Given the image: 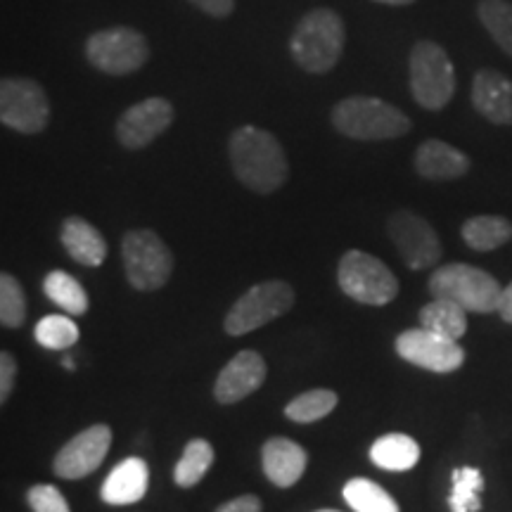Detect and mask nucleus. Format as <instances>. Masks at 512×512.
I'll return each instance as SVG.
<instances>
[{"label": "nucleus", "instance_id": "f257e3e1", "mask_svg": "<svg viewBox=\"0 0 512 512\" xmlns=\"http://www.w3.org/2000/svg\"><path fill=\"white\" fill-rule=\"evenodd\" d=\"M228 157L238 181L259 195H271L290 176V164L273 133L256 126H242L228 140Z\"/></svg>", "mask_w": 512, "mask_h": 512}, {"label": "nucleus", "instance_id": "f03ea898", "mask_svg": "<svg viewBox=\"0 0 512 512\" xmlns=\"http://www.w3.org/2000/svg\"><path fill=\"white\" fill-rule=\"evenodd\" d=\"M347 46V24L339 12L316 8L299 19L292 31L290 53L309 74H328L337 67Z\"/></svg>", "mask_w": 512, "mask_h": 512}, {"label": "nucleus", "instance_id": "7ed1b4c3", "mask_svg": "<svg viewBox=\"0 0 512 512\" xmlns=\"http://www.w3.org/2000/svg\"><path fill=\"white\" fill-rule=\"evenodd\" d=\"M330 121L351 140H394L413 128L408 114L373 95H349L339 100L332 107Z\"/></svg>", "mask_w": 512, "mask_h": 512}, {"label": "nucleus", "instance_id": "20e7f679", "mask_svg": "<svg viewBox=\"0 0 512 512\" xmlns=\"http://www.w3.org/2000/svg\"><path fill=\"white\" fill-rule=\"evenodd\" d=\"M408 81H411L413 100L422 110L439 112L456 95V69L451 57L437 41L422 38L411 50L408 57Z\"/></svg>", "mask_w": 512, "mask_h": 512}, {"label": "nucleus", "instance_id": "39448f33", "mask_svg": "<svg viewBox=\"0 0 512 512\" xmlns=\"http://www.w3.org/2000/svg\"><path fill=\"white\" fill-rule=\"evenodd\" d=\"M427 290L437 299H451L472 313H496L503 287L491 273L470 264H448L430 275Z\"/></svg>", "mask_w": 512, "mask_h": 512}, {"label": "nucleus", "instance_id": "423d86ee", "mask_svg": "<svg viewBox=\"0 0 512 512\" xmlns=\"http://www.w3.org/2000/svg\"><path fill=\"white\" fill-rule=\"evenodd\" d=\"M126 278L133 290L155 292L174 273V254L155 230H128L121 240Z\"/></svg>", "mask_w": 512, "mask_h": 512}, {"label": "nucleus", "instance_id": "0eeeda50", "mask_svg": "<svg viewBox=\"0 0 512 512\" xmlns=\"http://www.w3.org/2000/svg\"><path fill=\"white\" fill-rule=\"evenodd\" d=\"M337 283L347 297L368 306H384L399 294V280L380 259L361 249H349L339 259Z\"/></svg>", "mask_w": 512, "mask_h": 512}, {"label": "nucleus", "instance_id": "6e6552de", "mask_svg": "<svg viewBox=\"0 0 512 512\" xmlns=\"http://www.w3.org/2000/svg\"><path fill=\"white\" fill-rule=\"evenodd\" d=\"M86 60L107 76H128L143 69L150 60L145 34L133 27L100 29L86 41Z\"/></svg>", "mask_w": 512, "mask_h": 512}, {"label": "nucleus", "instance_id": "1a4fd4ad", "mask_svg": "<svg viewBox=\"0 0 512 512\" xmlns=\"http://www.w3.org/2000/svg\"><path fill=\"white\" fill-rule=\"evenodd\" d=\"M294 306V287L285 280H266L242 294L228 311L223 328L230 337H242L247 332L264 328L271 320L285 316Z\"/></svg>", "mask_w": 512, "mask_h": 512}, {"label": "nucleus", "instance_id": "9d476101", "mask_svg": "<svg viewBox=\"0 0 512 512\" xmlns=\"http://www.w3.org/2000/svg\"><path fill=\"white\" fill-rule=\"evenodd\" d=\"M0 121L24 136H36L50 124V100L43 86L27 76L0 81Z\"/></svg>", "mask_w": 512, "mask_h": 512}, {"label": "nucleus", "instance_id": "9b49d317", "mask_svg": "<svg viewBox=\"0 0 512 512\" xmlns=\"http://www.w3.org/2000/svg\"><path fill=\"white\" fill-rule=\"evenodd\" d=\"M387 233L392 238L396 252L411 271L432 268L441 259V240L432 223H427L422 216L413 211H396L389 216Z\"/></svg>", "mask_w": 512, "mask_h": 512}, {"label": "nucleus", "instance_id": "f8f14e48", "mask_svg": "<svg viewBox=\"0 0 512 512\" xmlns=\"http://www.w3.org/2000/svg\"><path fill=\"white\" fill-rule=\"evenodd\" d=\"M396 354L411 366L432 370V373H456L465 363V349L456 339L437 335L422 325L396 337Z\"/></svg>", "mask_w": 512, "mask_h": 512}, {"label": "nucleus", "instance_id": "ddd939ff", "mask_svg": "<svg viewBox=\"0 0 512 512\" xmlns=\"http://www.w3.org/2000/svg\"><path fill=\"white\" fill-rule=\"evenodd\" d=\"M176 110L166 98H145L131 105L117 121V140L126 150H143L174 124Z\"/></svg>", "mask_w": 512, "mask_h": 512}, {"label": "nucleus", "instance_id": "4468645a", "mask_svg": "<svg viewBox=\"0 0 512 512\" xmlns=\"http://www.w3.org/2000/svg\"><path fill=\"white\" fill-rule=\"evenodd\" d=\"M112 446V430L107 425H91L64 444L53 460V470L62 479H83L102 465Z\"/></svg>", "mask_w": 512, "mask_h": 512}, {"label": "nucleus", "instance_id": "2eb2a0df", "mask_svg": "<svg viewBox=\"0 0 512 512\" xmlns=\"http://www.w3.org/2000/svg\"><path fill=\"white\" fill-rule=\"evenodd\" d=\"M266 380V361L264 356L256 351H240L223 366V370L216 377L214 396L223 406L238 403L254 394Z\"/></svg>", "mask_w": 512, "mask_h": 512}, {"label": "nucleus", "instance_id": "dca6fc26", "mask_svg": "<svg viewBox=\"0 0 512 512\" xmlns=\"http://www.w3.org/2000/svg\"><path fill=\"white\" fill-rule=\"evenodd\" d=\"M472 105L491 124L512 126V81L496 69H479L472 79Z\"/></svg>", "mask_w": 512, "mask_h": 512}, {"label": "nucleus", "instance_id": "f3484780", "mask_svg": "<svg viewBox=\"0 0 512 512\" xmlns=\"http://www.w3.org/2000/svg\"><path fill=\"white\" fill-rule=\"evenodd\" d=\"M413 164L418 176L425 181H456L470 171V157L437 138L418 145Z\"/></svg>", "mask_w": 512, "mask_h": 512}, {"label": "nucleus", "instance_id": "a211bd4d", "mask_svg": "<svg viewBox=\"0 0 512 512\" xmlns=\"http://www.w3.org/2000/svg\"><path fill=\"white\" fill-rule=\"evenodd\" d=\"M306 463H309V456H306L304 448L287 437L268 439L261 448L264 475L268 482L280 486V489L297 484L306 472Z\"/></svg>", "mask_w": 512, "mask_h": 512}, {"label": "nucleus", "instance_id": "6ab92c4d", "mask_svg": "<svg viewBox=\"0 0 512 512\" xmlns=\"http://www.w3.org/2000/svg\"><path fill=\"white\" fill-rule=\"evenodd\" d=\"M150 470L143 458H126L114 467L102 484L100 496L110 505H133L147 494Z\"/></svg>", "mask_w": 512, "mask_h": 512}, {"label": "nucleus", "instance_id": "aec40b11", "mask_svg": "<svg viewBox=\"0 0 512 512\" xmlns=\"http://www.w3.org/2000/svg\"><path fill=\"white\" fill-rule=\"evenodd\" d=\"M60 240L62 247L67 249V254L72 256L76 264L88 268H98L105 264L107 242L102 238L100 230L86 219H79V216L64 219Z\"/></svg>", "mask_w": 512, "mask_h": 512}, {"label": "nucleus", "instance_id": "412c9836", "mask_svg": "<svg viewBox=\"0 0 512 512\" xmlns=\"http://www.w3.org/2000/svg\"><path fill=\"white\" fill-rule=\"evenodd\" d=\"M370 460L382 470L406 472L418 465L420 446L408 434H384L370 446Z\"/></svg>", "mask_w": 512, "mask_h": 512}, {"label": "nucleus", "instance_id": "4be33fe9", "mask_svg": "<svg viewBox=\"0 0 512 512\" xmlns=\"http://www.w3.org/2000/svg\"><path fill=\"white\" fill-rule=\"evenodd\" d=\"M465 245L475 252H494L512 240V223L503 216H472L463 223Z\"/></svg>", "mask_w": 512, "mask_h": 512}, {"label": "nucleus", "instance_id": "5701e85b", "mask_svg": "<svg viewBox=\"0 0 512 512\" xmlns=\"http://www.w3.org/2000/svg\"><path fill=\"white\" fill-rule=\"evenodd\" d=\"M420 325L458 342L467 332V311L460 304L451 302V299L434 297L430 304L420 309Z\"/></svg>", "mask_w": 512, "mask_h": 512}, {"label": "nucleus", "instance_id": "b1692460", "mask_svg": "<svg viewBox=\"0 0 512 512\" xmlns=\"http://www.w3.org/2000/svg\"><path fill=\"white\" fill-rule=\"evenodd\" d=\"M344 501L354 512H401L399 503L380 484L366 477L349 479L344 484Z\"/></svg>", "mask_w": 512, "mask_h": 512}, {"label": "nucleus", "instance_id": "393cba45", "mask_svg": "<svg viewBox=\"0 0 512 512\" xmlns=\"http://www.w3.org/2000/svg\"><path fill=\"white\" fill-rule=\"evenodd\" d=\"M43 292L55 306H60L69 316H83L88 311V294L81 283L64 271H50L43 280Z\"/></svg>", "mask_w": 512, "mask_h": 512}, {"label": "nucleus", "instance_id": "a878e982", "mask_svg": "<svg viewBox=\"0 0 512 512\" xmlns=\"http://www.w3.org/2000/svg\"><path fill=\"white\" fill-rule=\"evenodd\" d=\"M484 475L477 467H456L451 472V496H448V508L451 512H479L482 510Z\"/></svg>", "mask_w": 512, "mask_h": 512}, {"label": "nucleus", "instance_id": "bb28decb", "mask_svg": "<svg viewBox=\"0 0 512 512\" xmlns=\"http://www.w3.org/2000/svg\"><path fill=\"white\" fill-rule=\"evenodd\" d=\"M211 463H214V446H211L207 439L188 441L181 460L176 463L174 482L181 486V489H190V486L200 484L202 477L207 475Z\"/></svg>", "mask_w": 512, "mask_h": 512}, {"label": "nucleus", "instance_id": "cd10ccee", "mask_svg": "<svg viewBox=\"0 0 512 512\" xmlns=\"http://www.w3.org/2000/svg\"><path fill=\"white\" fill-rule=\"evenodd\" d=\"M477 15L496 46L512 57V3L510 0H479Z\"/></svg>", "mask_w": 512, "mask_h": 512}, {"label": "nucleus", "instance_id": "c85d7f7f", "mask_svg": "<svg viewBox=\"0 0 512 512\" xmlns=\"http://www.w3.org/2000/svg\"><path fill=\"white\" fill-rule=\"evenodd\" d=\"M337 394L332 389H311V392L299 394L297 399H292L285 406V415L292 422H316L323 420L325 415H330L337 408Z\"/></svg>", "mask_w": 512, "mask_h": 512}, {"label": "nucleus", "instance_id": "c756f323", "mask_svg": "<svg viewBox=\"0 0 512 512\" xmlns=\"http://www.w3.org/2000/svg\"><path fill=\"white\" fill-rule=\"evenodd\" d=\"M34 337L41 347L53 349V351H62L74 347L79 342V325L74 323L72 318L67 316H46L36 323L34 328Z\"/></svg>", "mask_w": 512, "mask_h": 512}, {"label": "nucleus", "instance_id": "7c9ffc66", "mask_svg": "<svg viewBox=\"0 0 512 512\" xmlns=\"http://www.w3.org/2000/svg\"><path fill=\"white\" fill-rule=\"evenodd\" d=\"M27 320V297L15 275H0V323L3 328L17 330Z\"/></svg>", "mask_w": 512, "mask_h": 512}, {"label": "nucleus", "instance_id": "2f4dec72", "mask_svg": "<svg viewBox=\"0 0 512 512\" xmlns=\"http://www.w3.org/2000/svg\"><path fill=\"white\" fill-rule=\"evenodd\" d=\"M29 508L34 512H72L69 510L67 498L55 489L53 484H36L31 486L27 494Z\"/></svg>", "mask_w": 512, "mask_h": 512}, {"label": "nucleus", "instance_id": "473e14b6", "mask_svg": "<svg viewBox=\"0 0 512 512\" xmlns=\"http://www.w3.org/2000/svg\"><path fill=\"white\" fill-rule=\"evenodd\" d=\"M17 377V361L10 351H3L0 354V401H8L12 394V387H15Z\"/></svg>", "mask_w": 512, "mask_h": 512}, {"label": "nucleus", "instance_id": "72a5a7b5", "mask_svg": "<svg viewBox=\"0 0 512 512\" xmlns=\"http://www.w3.org/2000/svg\"><path fill=\"white\" fill-rule=\"evenodd\" d=\"M195 8H200L204 15L216 17V19H226L233 15L235 10V0H190Z\"/></svg>", "mask_w": 512, "mask_h": 512}, {"label": "nucleus", "instance_id": "f704fd0d", "mask_svg": "<svg viewBox=\"0 0 512 512\" xmlns=\"http://www.w3.org/2000/svg\"><path fill=\"white\" fill-rule=\"evenodd\" d=\"M216 512H261V501L256 496H240L233 501L223 503Z\"/></svg>", "mask_w": 512, "mask_h": 512}, {"label": "nucleus", "instance_id": "c9c22d12", "mask_svg": "<svg viewBox=\"0 0 512 512\" xmlns=\"http://www.w3.org/2000/svg\"><path fill=\"white\" fill-rule=\"evenodd\" d=\"M498 316H501L505 323L512 325V283L508 287H503L501 299H498Z\"/></svg>", "mask_w": 512, "mask_h": 512}, {"label": "nucleus", "instance_id": "e433bc0d", "mask_svg": "<svg viewBox=\"0 0 512 512\" xmlns=\"http://www.w3.org/2000/svg\"><path fill=\"white\" fill-rule=\"evenodd\" d=\"M373 3H380V5H394V8H403V5H413L415 0H373Z\"/></svg>", "mask_w": 512, "mask_h": 512}, {"label": "nucleus", "instance_id": "4c0bfd02", "mask_svg": "<svg viewBox=\"0 0 512 512\" xmlns=\"http://www.w3.org/2000/svg\"><path fill=\"white\" fill-rule=\"evenodd\" d=\"M62 366L64 368H67V370H74L76 366H74V361H72V358H64V361H62Z\"/></svg>", "mask_w": 512, "mask_h": 512}, {"label": "nucleus", "instance_id": "58836bf2", "mask_svg": "<svg viewBox=\"0 0 512 512\" xmlns=\"http://www.w3.org/2000/svg\"><path fill=\"white\" fill-rule=\"evenodd\" d=\"M318 512H337V510H318Z\"/></svg>", "mask_w": 512, "mask_h": 512}]
</instances>
